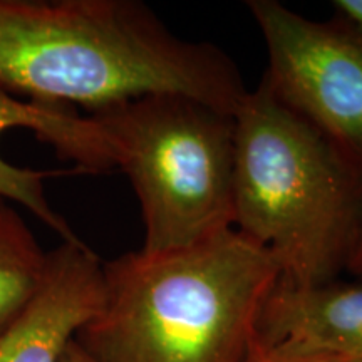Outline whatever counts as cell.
I'll use <instances>...</instances> for the list:
<instances>
[{"instance_id":"cell-13","label":"cell","mask_w":362,"mask_h":362,"mask_svg":"<svg viewBox=\"0 0 362 362\" xmlns=\"http://www.w3.org/2000/svg\"><path fill=\"white\" fill-rule=\"evenodd\" d=\"M347 272H351L352 275H356V277L361 279L362 282V232L359 240H357L356 250L352 253V259L349 262V267H347Z\"/></svg>"},{"instance_id":"cell-9","label":"cell","mask_w":362,"mask_h":362,"mask_svg":"<svg viewBox=\"0 0 362 362\" xmlns=\"http://www.w3.org/2000/svg\"><path fill=\"white\" fill-rule=\"evenodd\" d=\"M44 250L16 203L0 197V334L30 304L44 282Z\"/></svg>"},{"instance_id":"cell-7","label":"cell","mask_w":362,"mask_h":362,"mask_svg":"<svg viewBox=\"0 0 362 362\" xmlns=\"http://www.w3.org/2000/svg\"><path fill=\"white\" fill-rule=\"evenodd\" d=\"M104 262L83 240L49 250L44 282L0 334V362H61L104 300Z\"/></svg>"},{"instance_id":"cell-1","label":"cell","mask_w":362,"mask_h":362,"mask_svg":"<svg viewBox=\"0 0 362 362\" xmlns=\"http://www.w3.org/2000/svg\"><path fill=\"white\" fill-rule=\"evenodd\" d=\"M0 90L94 112L171 94L235 116L248 94L228 54L176 35L136 0H0Z\"/></svg>"},{"instance_id":"cell-10","label":"cell","mask_w":362,"mask_h":362,"mask_svg":"<svg viewBox=\"0 0 362 362\" xmlns=\"http://www.w3.org/2000/svg\"><path fill=\"white\" fill-rule=\"evenodd\" d=\"M243 362H330L325 361L322 357L304 354L288 347L279 346V344H272L264 341L257 332L255 339H253L250 349Z\"/></svg>"},{"instance_id":"cell-8","label":"cell","mask_w":362,"mask_h":362,"mask_svg":"<svg viewBox=\"0 0 362 362\" xmlns=\"http://www.w3.org/2000/svg\"><path fill=\"white\" fill-rule=\"evenodd\" d=\"M257 332L267 342L330 362H362V282L297 287L279 280Z\"/></svg>"},{"instance_id":"cell-4","label":"cell","mask_w":362,"mask_h":362,"mask_svg":"<svg viewBox=\"0 0 362 362\" xmlns=\"http://www.w3.org/2000/svg\"><path fill=\"white\" fill-rule=\"evenodd\" d=\"M86 115L111 170L128 176L138 198L143 253L181 250L233 228L235 116L171 94Z\"/></svg>"},{"instance_id":"cell-5","label":"cell","mask_w":362,"mask_h":362,"mask_svg":"<svg viewBox=\"0 0 362 362\" xmlns=\"http://www.w3.org/2000/svg\"><path fill=\"white\" fill-rule=\"evenodd\" d=\"M265 40L264 83L362 168V35L310 21L277 0L247 4Z\"/></svg>"},{"instance_id":"cell-12","label":"cell","mask_w":362,"mask_h":362,"mask_svg":"<svg viewBox=\"0 0 362 362\" xmlns=\"http://www.w3.org/2000/svg\"><path fill=\"white\" fill-rule=\"evenodd\" d=\"M61 362H96V361H94L93 357H90L88 352H86L83 347L76 342V339H74V341L67 346V349L64 352V356H62Z\"/></svg>"},{"instance_id":"cell-6","label":"cell","mask_w":362,"mask_h":362,"mask_svg":"<svg viewBox=\"0 0 362 362\" xmlns=\"http://www.w3.org/2000/svg\"><path fill=\"white\" fill-rule=\"evenodd\" d=\"M76 171H111L93 117L71 106L33 103L0 90V197L33 214L61 242H79L45 192L49 178Z\"/></svg>"},{"instance_id":"cell-3","label":"cell","mask_w":362,"mask_h":362,"mask_svg":"<svg viewBox=\"0 0 362 362\" xmlns=\"http://www.w3.org/2000/svg\"><path fill=\"white\" fill-rule=\"evenodd\" d=\"M233 226L297 287L334 282L362 232V168L264 81L235 112Z\"/></svg>"},{"instance_id":"cell-2","label":"cell","mask_w":362,"mask_h":362,"mask_svg":"<svg viewBox=\"0 0 362 362\" xmlns=\"http://www.w3.org/2000/svg\"><path fill=\"white\" fill-rule=\"evenodd\" d=\"M103 269V305L76 336L96 362H243L280 280L270 252L235 226Z\"/></svg>"},{"instance_id":"cell-11","label":"cell","mask_w":362,"mask_h":362,"mask_svg":"<svg viewBox=\"0 0 362 362\" xmlns=\"http://www.w3.org/2000/svg\"><path fill=\"white\" fill-rule=\"evenodd\" d=\"M334 7L339 12V19L347 22L357 34L362 35V0H336Z\"/></svg>"}]
</instances>
